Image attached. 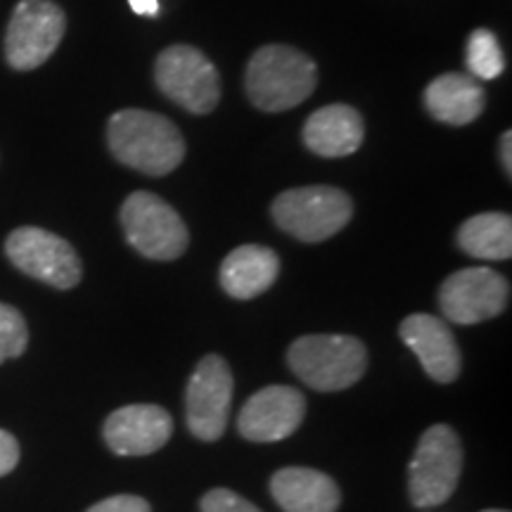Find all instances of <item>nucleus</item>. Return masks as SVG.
Instances as JSON below:
<instances>
[{
    "label": "nucleus",
    "instance_id": "bb28decb",
    "mask_svg": "<svg viewBox=\"0 0 512 512\" xmlns=\"http://www.w3.org/2000/svg\"><path fill=\"white\" fill-rule=\"evenodd\" d=\"M482 512H508V510H482Z\"/></svg>",
    "mask_w": 512,
    "mask_h": 512
},
{
    "label": "nucleus",
    "instance_id": "9d476101",
    "mask_svg": "<svg viewBox=\"0 0 512 512\" xmlns=\"http://www.w3.org/2000/svg\"><path fill=\"white\" fill-rule=\"evenodd\" d=\"M235 380L226 358L204 356L185 387V420L188 430L200 441H219L226 434L233 406Z\"/></svg>",
    "mask_w": 512,
    "mask_h": 512
},
{
    "label": "nucleus",
    "instance_id": "0eeeda50",
    "mask_svg": "<svg viewBox=\"0 0 512 512\" xmlns=\"http://www.w3.org/2000/svg\"><path fill=\"white\" fill-rule=\"evenodd\" d=\"M157 88L190 114H209L221 100L219 69L202 50L171 46L155 62Z\"/></svg>",
    "mask_w": 512,
    "mask_h": 512
},
{
    "label": "nucleus",
    "instance_id": "dca6fc26",
    "mask_svg": "<svg viewBox=\"0 0 512 512\" xmlns=\"http://www.w3.org/2000/svg\"><path fill=\"white\" fill-rule=\"evenodd\" d=\"M273 501L283 512H337L342 494L335 479L313 467H283L271 477Z\"/></svg>",
    "mask_w": 512,
    "mask_h": 512
},
{
    "label": "nucleus",
    "instance_id": "f8f14e48",
    "mask_svg": "<svg viewBox=\"0 0 512 512\" xmlns=\"http://www.w3.org/2000/svg\"><path fill=\"white\" fill-rule=\"evenodd\" d=\"M306 418V396L287 384H271L247 399L238 415V432L247 441L271 444L292 437Z\"/></svg>",
    "mask_w": 512,
    "mask_h": 512
},
{
    "label": "nucleus",
    "instance_id": "5701e85b",
    "mask_svg": "<svg viewBox=\"0 0 512 512\" xmlns=\"http://www.w3.org/2000/svg\"><path fill=\"white\" fill-rule=\"evenodd\" d=\"M86 512H152V508L145 498L133 494H117L91 505Z\"/></svg>",
    "mask_w": 512,
    "mask_h": 512
},
{
    "label": "nucleus",
    "instance_id": "a211bd4d",
    "mask_svg": "<svg viewBox=\"0 0 512 512\" xmlns=\"http://www.w3.org/2000/svg\"><path fill=\"white\" fill-rule=\"evenodd\" d=\"M486 95L482 81L470 74L448 72L425 88V107L434 119L448 126H467L484 112Z\"/></svg>",
    "mask_w": 512,
    "mask_h": 512
},
{
    "label": "nucleus",
    "instance_id": "423d86ee",
    "mask_svg": "<svg viewBox=\"0 0 512 512\" xmlns=\"http://www.w3.org/2000/svg\"><path fill=\"white\" fill-rule=\"evenodd\" d=\"M119 219L128 245L145 259H181L190 245V233L178 211L155 192H131L121 204Z\"/></svg>",
    "mask_w": 512,
    "mask_h": 512
},
{
    "label": "nucleus",
    "instance_id": "393cba45",
    "mask_svg": "<svg viewBox=\"0 0 512 512\" xmlns=\"http://www.w3.org/2000/svg\"><path fill=\"white\" fill-rule=\"evenodd\" d=\"M128 5H131V10L140 17H157L159 12H162L159 0H128Z\"/></svg>",
    "mask_w": 512,
    "mask_h": 512
},
{
    "label": "nucleus",
    "instance_id": "20e7f679",
    "mask_svg": "<svg viewBox=\"0 0 512 512\" xmlns=\"http://www.w3.org/2000/svg\"><path fill=\"white\" fill-rule=\"evenodd\" d=\"M275 226L294 240L316 245L337 235L354 216V202L332 185H306L280 192L271 204Z\"/></svg>",
    "mask_w": 512,
    "mask_h": 512
},
{
    "label": "nucleus",
    "instance_id": "7ed1b4c3",
    "mask_svg": "<svg viewBox=\"0 0 512 512\" xmlns=\"http://www.w3.org/2000/svg\"><path fill=\"white\" fill-rule=\"evenodd\" d=\"M287 366L316 392H342L366 375L368 349L349 335H304L287 349Z\"/></svg>",
    "mask_w": 512,
    "mask_h": 512
},
{
    "label": "nucleus",
    "instance_id": "6ab92c4d",
    "mask_svg": "<svg viewBox=\"0 0 512 512\" xmlns=\"http://www.w3.org/2000/svg\"><path fill=\"white\" fill-rule=\"evenodd\" d=\"M458 247L467 256L505 261L512 256V219L503 211H484L458 228Z\"/></svg>",
    "mask_w": 512,
    "mask_h": 512
},
{
    "label": "nucleus",
    "instance_id": "6e6552de",
    "mask_svg": "<svg viewBox=\"0 0 512 512\" xmlns=\"http://www.w3.org/2000/svg\"><path fill=\"white\" fill-rule=\"evenodd\" d=\"M5 254L17 271L55 290H74L81 283L83 266L76 249L46 228L12 230L5 240Z\"/></svg>",
    "mask_w": 512,
    "mask_h": 512
},
{
    "label": "nucleus",
    "instance_id": "412c9836",
    "mask_svg": "<svg viewBox=\"0 0 512 512\" xmlns=\"http://www.w3.org/2000/svg\"><path fill=\"white\" fill-rule=\"evenodd\" d=\"M29 347L27 320L15 306L0 302V366L10 358H19Z\"/></svg>",
    "mask_w": 512,
    "mask_h": 512
},
{
    "label": "nucleus",
    "instance_id": "a878e982",
    "mask_svg": "<svg viewBox=\"0 0 512 512\" xmlns=\"http://www.w3.org/2000/svg\"><path fill=\"white\" fill-rule=\"evenodd\" d=\"M501 164L505 169V176H512V133L505 131L501 138Z\"/></svg>",
    "mask_w": 512,
    "mask_h": 512
},
{
    "label": "nucleus",
    "instance_id": "4468645a",
    "mask_svg": "<svg viewBox=\"0 0 512 512\" xmlns=\"http://www.w3.org/2000/svg\"><path fill=\"white\" fill-rule=\"evenodd\" d=\"M399 335L408 349L418 356L422 370L439 384L458 380L463 368V356L456 342V335L448 328L446 320L430 313H413L401 320Z\"/></svg>",
    "mask_w": 512,
    "mask_h": 512
},
{
    "label": "nucleus",
    "instance_id": "4be33fe9",
    "mask_svg": "<svg viewBox=\"0 0 512 512\" xmlns=\"http://www.w3.org/2000/svg\"><path fill=\"white\" fill-rule=\"evenodd\" d=\"M202 512H261L245 496L235 494L230 489H211L200 501Z\"/></svg>",
    "mask_w": 512,
    "mask_h": 512
},
{
    "label": "nucleus",
    "instance_id": "f03ea898",
    "mask_svg": "<svg viewBox=\"0 0 512 512\" xmlns=\"http://www.w3.org/2000/svg\"><path fill=\"white\" fill-rule=\"evenodd\" d=\"M318 86V67L292 46L259 48L247 64V98L261 112H287L311 98Z\"/></svg>",
    "mask_w": 512,
    "mask_h": 512
},
{
    "label": "nucleus",
    "instance_id": "1a4fd4ad",
    "mask_svg": "<svg viewBox=\"0 0 512 512\" xmlns=\"http://www.w3.org/2000/svg\"><path fill=\"white\" fill-rule=\"evenodd\" d=\"M67 31V17L53 0H19L5 31V60L15 72H31L50 60Z\"/></svg>",
    "mask_w": 512,
    "mask_h": 512
},
{
    "label": "nucleus",
    "instance_id": "2eb2a0df",
    "mask_svg": "<svg viewBox=\"0 0 512 512\" xmlns=\"http://www.w3.org/2000/svg\"><path fill=\"white\" fill-rule=\"evenodd\" d=\"M304 145L318 157H349L366 138L363 117L349 105H325L306 119Z\"/></svg>",
    "mask_w": 512,
    "mask_h": 512
},
{
    "label": "nucleus",
    "instance_id": "f3484780",
    "mask_svg": "<svg viewBox=\"0 0 512 512\" xmlns=\"http://www.w3.org/2000/svg\"><path fill=\"white\" fill-rule=\"evenodd\" d=\"M278 275L280 259L271 247L242 245L223 259L219 280L228 297L249 302L271 290Z\"/></svg>",
    "mask_w": 512,
    "mask_h": 512
},
{
    "label": "nucleus",
    "instance_id": "b1692460",
    "mask_svg": "<svg viewBox=\"0 0 512 512\" xmlns=\"http://www.w3.org/2000/svg\"><path fill=\"white\" fill-rule=\"evenodd\" d=\"M19 463V441L10 432L0 430V477L10 475Z\"/></svg>",
    "mask_w": 512,
    "mask_h": 512
},
{
    "label": "nucleus",
    "instance_id": "9b49d317",
    "mask_svg": "<svg viewBox=\"0 0 512 512\" xmlns=\"http://www.w3.org/2000/svg\"><path fill=\"white\" fill-rule=\"evenodd\" d=\"M508 299V280L486 266L456 271L439 287V309L446 320L458 325H477L501 316Z\"/></svg>",
    "mask_w": 512,
    "mask_h": 512
},
{
    "label": "nucleus",
    "instance_id": "aec40b11",
    "mask_svg": "<svg viewBox=\"0 0 512 512\" xmlns=\"http://www.w3.org/2000/svg\"><path fill=\"white\" fill-rule=\"evenodd\" d=\"M467 72L477 81H494L503 74L505 57L494 31L475 29L465 46Z\"/></svg>",
    "mask_w": 512,
    "mask_h": 512
},
{
    "label": "nucleus",
    "instance_id": "ddd939ff",
    "mask_svg": "<svg viewBox=\"0 0 512 512\" xmlns=\"http://www.w3.org/2000/svg\"><path fill=\"white\" fill-rule=\"evenodd\" d=\"M174 418L157 403H131L110 413L102 425V437L112 453L124 458L152 456L169 444Z\"/></svg>",
    "mask_w": 512,
    "mask_h": 512
},
{
    "label": "nucleus",
    "instance_id": "39448f33",
    "mask_svg": "<svg viewBox=\"0 0 512 512\" xmlns=\"http://www.w3.org/2000/svg\"><path fill=\"white\" fill-rule=\"evenodd\" d=\"M463 460V444L453 427L432 425L422 432L408 467V496L415 508L444 505L458 489Z\"/></svg>",
    "mask_w": 512,
    "mask_h": 512
},
{
    "label": "nucleus",
    "instance_id": "f257e3e1",
    "mask_svg": "<svg viewBox=\"0 0 512 512\" xmlns=\"http://www.w3.org/2000/svg\"><path fill=\"white\" fill-rule=\"evenodd\" d=\"M107 145L128 169L166 176L185 159V140L171 119L147 110H119L107 124Z\"/></svg>",
    "mask_w": 512,
    "mask_h": 512
}]
</instances>
